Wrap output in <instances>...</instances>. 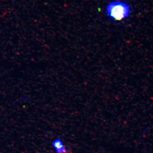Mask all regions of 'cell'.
I'll return each instance as SVG.
<instances>
[{"instance_id": "obj_1", "label": "cell", "mask_w": 153, "mask_h": 153, "mask_svg": "<svg viewBox=\"0 0 153 153\" xmlns=\"http://www.w3.org/2000/svg\"><path fill=\"white\" fill-rule=\"evenodd\" d=\"M106 12L113 20L120 21L128 16L130 8L126 3L116 1L108 4L107 7Z\"/></svg>"}, {"instance_id": "obj_2", "label": "cell", "mask_w": 153, "mask_h": 153, "mask_svg": "<svg viewBox=\"0 0 153 153\" xmlns=\"http://www.w3.org/2000/svg\"><path fill=\"white\" fill-rule=\"evenodd\" d=\"M53 146L57 153H67V150L63 145V142L60 139H57L54 141Z\"/></svg>"}]
</instances>
